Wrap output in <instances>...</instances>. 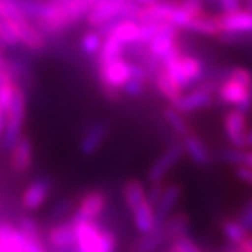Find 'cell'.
<instances>
[{
    "label": "cell",
    "mask_w": 252,
    "mask_h": 252,
    "mask_svg": "<svg viewBox=\"0 0 252 252\" xmlns=\"http://www.w3.org/2000/svg\"><path fill=\"white\" fill-rule=\"evenodd\" d=\"M108 135H110V126H108V123L105 122L92 123L88 128H85V131L79 138L78 148L81 154L85 157H92L96 152H99L105 145Z\"/></svg>",
    "instance_id": "7c38bea8"
},
{
    "label": "cell",
    "mask_w": 252,
    "mask_h": 252,
    "mask_svg": "<svg viewBox=\"0 0 252 252\" xmlns=\"http://www.w3.org/2000/svg\"><path fill=\"white\" fill-rule=\"evenodd\" d=\"M234 175H236L239 181L252 187V167H249L246 164H240L237 167H234Z\"/></svg>",
    "instance_id": "d6a6232c"
},
{
    "label": "cell",
    "mask_w": 252,
    "mask_h": 252,
    "mask_svg": "<svg viewBox=\"0 0 252 252\" xmlns=\"http://www.w3.org/2000/svg\"><path fill=\"white\" fill-rule=\"evenodd\" d=\"M163 67L183 92H187V88H193L205 79L204 63L199 58L187 55L184 52L166 61Z\"/></svg>",
    "instance_id": "3957f363"
},
{
    "label": "cell",
    "mask_w": 252,
    "mask_h": 252,
    "mask_svg": "<svg viewBox=\"0 0 252 252\" xmlns=\"http://www.w3.org/2000/svg\"><path fill=\"white\" fill-rule=\"evenodd\" d=\"M17 228H19V231L23 234V237H26L28 240L43 243L41 229H40L38 223L35 222L31 216H22L19 222H17Z\"/></svg>",
    "instance_id": "83f0119b"
},
{
    "label": "cell",
    "mask_w": 252,
    "mask_h": 252,
    "mask_svg": "<svg viewBox=\"0 0 252 252\" xmlns=\"http://www.w3.org/2000/svg\"><path fill=\"white\" fill-rule=\"evenodd\" d=\"M102 44H103V37L97 29L87 31L81 37V41H79L81 52L88 58H97L99 52L102 49Z\"/></svg>",
    "instance_id": "484cf974"
},
{
    "label": "cell",
    "mask_w": 252,
    "mask_h": 252,
    "mask_svg": "<svg viewBox=\"0 0 252 252\" xmlns=\"http://www.w3.org/2000/svg\"><path fill=\"white\" fill-rule=\"evenodd\" d=\"M169 252H172V251H169Z\"/></svg>",
    "instance_id": "7bdbcfd3"
},
{
    "label": "cell",
    "mask_w": 252,
    "mask_h": 252,
    "mask_svg": "<svg viewBox=\"0 0 252 252\" xmlns=\"http://www.w3.org/2000/svg\"><path fill=\"white\" fill-rule=\"evenodd\" d=\"M223 132L229 141L231 146H236L240 149H248V116L246 113L232 108L223 116Z\"/></svg>",
    "instance_id": "52a82bcc"
},
{
    "label": "cell",
    "mask_w": 252,
    "mask_h": 252,
    "mask_svg": "<svg viewBox=\"0 0 252 252\" xmlns=\"http://www.w3.org/2000/svg\"><path fill=\"white\" fill-rule=\"evenodd\" d=\"M131 213H132L134 226L140 234H149V232H154L157 229L155 208L149 201H145L143 204H140Z\"/></svg>",
    "instance_id": "44dd1931"
},
{
    "label": "cell",
    "mask_w": 252,
    "mask_h": 252,
    "mask_svg": "<svg viewBox=\"0 0 252 252\" xmlns=\"http://www.w3.org/2000/svg\"><path fill=\"white\" fill-rule=\"evenodd\" d=\"M106 201H108V197L105 191L97 190V189L90 190L81 196L76 211L71 214V218L85 219V220H97L106 208Z\"/></svg>",
    "instance_id": "30bf717a"
},
{
    "label": "cell",
    "mask_w": 252,
    "mask_h": 252,
    "mask_svg": "<svg viewBox=\"0 0 252 252\" xmlns=\"http://www.w3.org/2000/svg\"><path fill=\"white\" fill-rule=\"evenodd\" d=\"M5 61H6V58L2 55V52H0V68H3V67H5Z\"/></svg>",
    "instance_id": "ab89813d"
},
{
    "label": "cell",
    "mask_w": 252,
    "mask_h": 252,
    "mask_svg": "<svg viewBox=\"0 0 252 252\" xmlns=\"http://www.w3.org/2000/svg\"><path fill=\"white\" fill-rule=\"evenodd\" d=\"M220 159L226 164H231L232 167H237L240 164H243V159H245V149L236 148V146H228L223 148L219 154Z\"/></svg>",
    "instance_id": "f546056e"
},
{
    "label": "cell",
    "mask_w": 252,
    "mask_h": 252,
    "mask_svg": "<svg viewBox=\"0 0 252 252\" xmlns=\"http://www.w3.org/2000/svg\"><path fill=\"white\" fill-rule=\"evenodd\" d=\"M179 6H181L189 15H191L193 19L197 15L204 14V2L202 0H178Z\"/></svg>",
    "instance_id": "1f68e13d"
},
{
    "label": "cell",
    "mask_w": 252,
    "mask_h": 252,
    "mask_svg": "<svg viewBox=\"0 0 252 252\" xmlns=\"http://www.w3.org/2000/svg\"><path fill=\"white\" fill-rule=\"evenodd\" d=\"M28 111V96L23 85H19L15 90L14 99L6 111L5 117V129L2 134V148L11 151L14 145L23 137V128Z\"/></svg>",
    "instance_id": "277c9868"
},
{
    "label": "cell",
    "mask_w": 252,
    "mask_h": 252,
    "mask_svg": "<svg viewBox=\"0 0 252 252\" xmlns=\"http://www.w3.org/2000/svg\"><path fill=\"white\" fill-rule=\"evenodd\" d=\"M237 246H239L240 252H252V232H249Z\"/></svg>",
    "instance_id": "d590c367"
},
{
    "label": "cell",
    "mask_w": 252,
    "mask_h": 252,
    "mask_svg": "<svg viewBox=\"0 0 252 252\" xmlns=\"http://www.w3.org/2000/svg\"><path fill=\"white\" fill-rule=\"evenodd\" d=\"M243 164L252 167V148L245 149V159H243Z\"/></svg>",
    "instance_id": "8d00e7d4"
},
{
    "label": "cell",
    "mask_w": 252,
    "mask_h": 252,
    "mask_svg": "<svg viewBox=\"0 0 252 252\" xmlns=\"http://www.w3.org/2000/svg\"><path fill=\"white\" fill-rule=\"evenodd\" d=\"M152 82H154V87L158 92V94L164 100H167L169 105H173L184 93L183 90L176 85V82L169 76L164 67H161L152 75Z\"/></svg>",
    "instance_id": "ac0fdd59"
},
{
    "label": "cell",
    "mask_w": 252,
    "mask_h": 252,
    "mask_svg": "<svg viewBox=\"0 0 252 252\" xmlns=\"http://www.w3.org/2000/svg\"><path fill=\"white\" fill-rule=\"evenodd\" d=\"M9 25L12 26L17 38H19L20 46L28 49L29 52H41L46 49V35L35 26L29 19L22 17V19L17 20H8Z\"/></svg>",
    "instance_id": "9c48e42d"
},
{
    "label": "cell",
    "mask_w": 252,
    "mask_h": 252,
    "mask_svg": "<svg viewBox=\"0 0 252 252\" xmlns=\"http://www.w3.org/2000/svg\"><path fill=\"white\" fill-rule=\"evenodd\" d=\"M187 31L204 35V37H210V38H218L223 32L220 22H219V15L205 14V12L194 17V19L190 22Z\"/></svg>",
    "instance_id": "ffe728a7"
},
{
    "label": "cell",
    "mask_w": 252,
    "mask_h": 252,
    "mask_svg": "<svg viewBox=\"0 0 252 252\" xmlns=\"http://www.w3.org/2000/svg\"><path fill=\"white\" fill-rule=\"evenodd\" d=\"M97 79L102 92L110 100H119L122 90L131 76V61L119 58L106 64H96Z\"/></svg>",
    "instance_id": "5b68a950"
},
{
    "label": "cell",
    "mask_w": 252,
    "mask_h": 252,
    "mask_svg": "<svg viewBox=\"0 0 252 252\" xmlns=\"http://www.w3.org/2000/svg\"><path fill=\"white\" fill-rule=\"evenodd\" d=\"M184 157V149L181 145V140L173 141L161 152L148 169L146 179L149 184H159L164 183V179L169 176V173L179 164V161Z\"/></svg>",
    "instance_id": "8992f818"
},
{
    "label": "cell",
    "mask_w": 252,
    "mask_h": 252,
    "mask_svg": "<svg viewBox=\"0 0 252 252\" xmlns=\"http://www.w3.org/2000/svg\"><path fill=\"white\" fill-rule=\"evenodd\" d=\"M183 189L179 184H164L163 193H161L159 199L155 205V214H157V229H161L164 222L169 219V216L175 211L178 202L181 201Z\"/></svg>",
    "instance_id": "9a60e30c"
},
{
    "label": "cell",
    "mask_w": 252,
    "mask_h": 252,
    "mask_svg": "<svg viewBox=\"0 0 252 252\" xmlns=\"http://www.w3.org/2000/svg\"><path fill=\"white\" fill-rule=\"evenodd\" d=\"M163 117H164L166 125L170 128V131L178 137V140H183L184 137H187L191 132V128H190L186 116L183 113H179L175 106H172V105L166 106L163 111Z\"/></svg>",
    "instance_id": "603a6c76"
},
{
    "label": "cell",
    "mask_w": 252,
    "mask_h": 252,
    "mask_svg": "<svg viewBox=\"0 0 252 252\" xmlns=\"http://www.w3.org/2000/svg\"><path fill=\"white\" fill-rule=\"evenodd\" d=\"M131 2H134L135 5H138L140 8H143V6H149V5L157 3L158 0H131Z\"/></svg>",
    "instance_id": "74e56055"
},
{
    "label": "cell",
    "mask_w": 252,
    "mask_h": 252,
    "mask_svg": "<svg viewBox=\"0 0 252 252\" xmlns=\"http://www.w3.org/2000/svg\"><path fill=\"white\" fill-rule=\"evenodd\" d=\"M70 219L75 222L76 228V252H116V234L102 226L99 220Z\"/></svg>",
    "instance_id": "7a4b0ae2"
},
{
    "label": "cell",
    "mask_w": 252,
    "mask_h": 252,
    "mask_svg": "<svg viewBox=\"0 0 252 252\" xmlns=\"http://www.w3.org/2000/svg\"><path fill=\"white\" fill-rule=\"evenodd\" d=\"M163 232L167 243H173L175 240L186 237L190 229V218L184 211H173L169 219L163 225Z\"/></svg>",
    "instance_id": "d6986e66"
},
{
    "label": "cell",
    "mask_w": 252,
    "mask_h": 252,
    "mask_svg": "<svg viewBox=\"0 0 252 252\" xmlns=\"http://www.w3.org/2000/svg\"><path fill=\"white\" fill-rule=\"evenodd\" d=\"M52 191V181L47 176H38L23 190L22 207L26 211L40 210L49 199Z\"/></svg>",
    "instance_id": "8fae6325"
},
{
    "label": "cell",
    "mask_w": 252,
    "mask_h": 252,
    "mask_svg": "<svg viewBox=\"0 0 252 252\" xmlns=\"http://www.w3.org/2000/svg\"><path fill=\"white\" fill-rule=\"evenodd\" d=\"M0 208H2V202H0Z\"/></svg>",
    "instance_id": "b9f144b4"
},
{
    "label": "cell",
    "mask_w": 252,
    "mask_h": 252,
    "mask_svg": "<svg viewBox=\"0 0 252 252\" xmlns=\"http://www.w3.org/2000/svg\"><path fill=\"white\" fill-rule=\"evenodd\" d=\"M220 231L223 234V237L231 245H239L248 236V234H249L245 229V226L239 222V219H231V218H226V219L222 220Z\"/></svg>",
    "instance_id": "4316f807"
},
{
    "label": "cell",
    "mask_w": 252,
    "mask_h": 252,
    "mask_svg": "<svg viewBox=\"0 0 252 252\" xmlns=\"http://www.w3.org/2000/svg\"><path fill=\"white\" fill-rule=\"evenodd\" d=\"M149 81L145 79V78H140V76H129V81L126 82V85L123 87L122 90V94L128 96V97H132V99H137V97H141L143 93H145L146 90V84Z\"/></svg>",
    "instance_id": "f1b7e54d"
},
{
    "label": "cell",
    "mask_w": 252,
    "mask_h": 252,
    "mask_svg": "<svg viewBox=\"0 0 252 252\" xmlns=\"http://www.w3.org/2000/svg\"><path fill=\"white\" fill-rule=\"evenodd\" d=\"M46 240L55 251L75 248V243H76L75 222L71 219H67L64 222H60L57 225L50 226L46 234Z\"/></svg>",
    "instance_id": "2e32d148"
},
{
    "label": "cell",
    "mask_w": 252,
    "mask_h": 252,
    "mask_svg": "<svg viewBox=\"0 0 252 252\" xmlns=\"http://www.w3.org/2000/svg\"><path fill=\"white\" fill-rule=\"evenodd\" d=\"M216 97L248 114L252 108V71L240 65L231 67L219 82Z\"/></svg>",
    "instance_id": "6da1fadb"
},
{
    "label": "cell",
    "mask_w": 252,
    "mask_h": 252,
    "mask_svg": "<svg viewBox=\"0 0 252 252\" xmlns=\"http://www.w3.org/2000/svg\"><path fill=\"white\" fill-rule=\"evenodd\" d=\"M246 8L252 9V0H246Z\"/></svg>",
    "instance_id": "60d3db41"
},
{
    "label": "cell",
    "mask_w": 252,
    "mask_h": 252,
    "mask_svg": "<svg viewBox=\"0 0 252 252\" xmlns=\"http://www.w3.org/2000/svg\"><path fill=\"white\" fill-rule=\"evenodd\" d=\"M219 5L222 8V12H234L243 8L242 0H219Z\"/></svg>",
    "instance_id": "e575fe53"
},
{
    "label": "cell",
    "mask_w": 252,
    "mask_h": 252,
    "mask_svg": "<svg viewBox=\"0 0 252 252\" xmlns=\"http://www.w3.org/2000/svg\"><path fill=\"white\" fill-rule=\"evenodd\" d=\"M181 145L184 149V155L191 161L194 166H207L211 159V154L205 141L194 132H190L187 137L181 140Z\"/></svg>",
    "instance_id": "e0dca14e"
},
{
    "label": "cell",
    "mask_w": 252,
    "mask_h": 252,
    "mask_svg": "<svg viewBox=\"0 0 252 252\" xmlns=\"http://www.w3.org/2000/svg\"><path fill=\"white\" fill-rule=\"evenodd\" d=\"M122 197L125 205L132 211L140 204L148 201V189L143 184V181H140L137 178L126 179L122 187Z\"/></svg>",
    "instance_id": "7402d4cb"
},
{
    "label": "cell",
    "mask_w": 252,
    "mask_h": 252,
    "mask_svg": "<svg viewBox=\"0 0 252 252\" xmlns=\"http://www.w3.org/2000/svg\"><path fill=\"white\" fill-rule=\"evenodd\" d=\"M166 242L163 229H155L149 234H140V237L131 245V252H155Z\"/></svg>",
    "instance_id": "cb8c5ba5"
},
{
    "label": "cell",
    "mask_w": 252,
    "mask_h": 252,
    "mask_svg": "<svg viewBox=\"0 0 252 252\" xmlns=\"http://www.w3.org/2000/svg\"><path fill=\"white\" fill-rule=\"evenodd\" d=\"M239 222L245 226L248 232H252V202L248 204L239 214Z\"/></svg>",
    "instance_id": "836d02e7"
},
{
    "label": "cell",
    "mask_w": 252,
    "mask_h": 252,
    "mask_svg": "<svg viewBox=\"0 0 252 252\" xmlns=\"http://www.w3.org/2000/svg\"><path fill=\"white\" fill-rule=\"evenodd\" d=\"M128 50L125 44H122L120 41H117L113 37H105L103 38V44L102 49L99 52V55L96 58V64H106L116 61L119 58H125V53Z\"/></svg>",
    "instance_id": "d4e9b609"
},
{
    "label": "cell",
    "mask_w": 252,
    "mask_h": 252,
    "mask_svg": "<svg viewBox=\"0 0 252 252\" xmlns=\"http://www.w3.org/2000/svg\"><path fill=\"white\" fill-rule=\"evenodd\" d=\"M214 102V92L208 87H205L204 84H197L196 87H193L189 92H184L172 106H175L179 113L190 114V113H196L205 110V108L211 106V103Z\"/></svg>",
    "instance_id": "ba28073f"
},
{
    "label": "cell",
    "mask_w": 252,
    "mask_h": 252,
    "mask_svg": "<svg viewBox=\"0 0 252 252\" xmlns=\"http://www.w3.org/2000/svg\"><path fill=\"white\" fill-rule=\"evenodd\" d=\"M248 148H252V131H249V134H248Z\"/></svg>",
    "instance_id": "f35d334b"
},
{
    "label": "cell",
    "mask_w": 252,
    "mask_h": 252,
    "mask_svg": "<svg viewBox=\"0 0 252 252\" xmlns=\"http://www.w3.org/2000/svg\"><path fill=\"white\" fill-rule=\"evenodd\" d=\"M170 245H172V249H170L172 252H204L189 236L178 239Z\"/></svg>",
    "instance_id": "4dcf8cb0"
},
{
    "label": "cell",
    "mask_w": 252,
    "mask_h": 252,
    "mask_svg": "<svg viewBox=\"0 0 252 252\" xmlns=\"http://www.w3.org/2000/svg\"><path fill=\"white\" fill-rule=\"evenodd\" d=\"M218 15L223 32L246 35V37L252 35V9L240 8L234 12H222Z\"/></svg>",
    "instance_id": "5bb4252c"
},
{
    "label": "cell",
    "mask_w": 252,
    "mask_h": 252,
    "mask_svg": "<svg viewBox=\"0 0 252 252\" xmlns=\"http://www.w3.org/2000/svg\"><path fill=\"white\" fill-rule=\"evenodd\" d=\"M33 145L28 135H23L9 151V167L14 173L23 175L32 169Z\"/></svg>",
    "instance_id": "4fadbf2b"
}]
</instances>
